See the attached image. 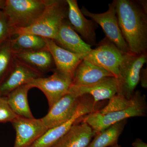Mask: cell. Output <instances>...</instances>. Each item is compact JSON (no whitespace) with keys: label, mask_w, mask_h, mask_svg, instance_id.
I'll list each match as a JSON object with an SVG mask.
<instances>
[{"label":"cell","mask_w":147,"mask_h":147,"mask_svg":"<svg viewBox=\"0 0 147 147\" xmlns=\"http://www.w3.org/2000/svg\"><path fill=\"white\" fill-rule=\"evenodd\" d=\"M81 11L84 16L90 18L101 27L106 38L124 53H129L128 47L119 27L114 1L108 5V9L102 13H92L82 6Z\"/></svg>","instance_id":"obj_7"},{"label":"cell","mask_w":147,"mask_h":147,"mask_svg":"<svg viewBox=\"0 0 147 147\" xmlns=\"http://www.w3.org/2000/svg\"><path fill=\"white\" fill-rule=\"evenodd\" d=\"M14 57L42 75L51 70L54 71L56 69L53 57L47 48L33 52L15 53Z\"/></svg>","instance_id":"obj_18"},{"label":"cell","mask_w":147,"mask_h":147,"mask_svg":"<svg viewBox=\"0 0 147 147\" xmlns=\"http://www.w3.org/2000/svg\"><path fill=\"white\" fill-rule=\"evenodd\" d=\"M118 91V82L115 76L107 77L89 86H75L71 85L69 91L78 97L90 95L96 104L100 100H110L117 94Z\"/></svg>","instance_id":"obj_15"},{"label":"cell","mask_w":147,"mask_h":147,"mask_svg":"<svg viewBox=\"0 0 147 147\" xmlns=\"http://www.w3.org/2000/svg\"><path fill=\"white\" fill-rule=\"evenodd\" d=\"M96 134L92 127L82 120L74 124L52 147H87Z\"/></svg>","instance_id":"obj_17"},{"label":"cell","mask_w":147,"mask_h":147,"mask_svg":"<svg viewBox=\"0 0 147 147\" xmlns=\"http://www.w3.org/2000/svg\"><path fill=\"white\" fill-rule=\"evenodd\" d=\"M16 136L13 147H30L48 129L41 119L18 117L12 123Z\"/></svg>","instance_id":"obj_10"},{"label":"cell","mask_w":147,"mask_h":147,"mask_svg":"<svg viewBox=\"0 0 147 147\" xmlns=\"http://www.w3.org/2000/svg\"><path fill=\"white\" fill-rule=\"evenodd\" d=\"M125 54L105 38L94 49H92L84 59L104 69L117 78Z\"/></svg>","instance_id":"obj_8"},{"label":"cell","mask_w":147,"mask_h":147,"mask_svg":"<svg viewBox=\"0 0 147 147\" xmlns=\"http://www.w3.org/2000/svg\"><path fill=\"white\" fill-rule=\"evenodd\" d=\"M119 27L129 53L147 52V1L114 0Z\"/></svg>","instance_id":"obj_1"},{"label":"cell","mask_w":147,"mask_h":147,"mask_svg":"<svg viewBox=\"0 0 147 147\" xmlns=\"http://www.w3.org/2000/svg\"><path fill=\"white\" fill-rule=\"evenodd\" d=\"M18 117L11 108L6 96H0V123H12Z\"/></svg>","instance_id":"obj_25"},{"label":"cell","mask_w":147,"mask_h":147,"mask_svg":"<svg viewBox=\"0 0 147 147\" xmlns=\"http://www.w3.org/2000/svg\"><path fill=\"white\" fill-rule=\"evenodd\" d=\"M141 94L139 91H135L130 99H127L122 96L117 94L110 98L106 106L102 110H98V112L104 114L124 110L133 105Z\"/></svg>","instance_id":"obj_24"},{"label":"cell","mask_w":147,"mask_h":147,"mask_svg":"<svg viewBox=\"0 0 147 147\" xmlns=\"http://www.w3.org/2000/svg\"><path fill=\"white\" fill-rule=\"evenodd\" d=\"M41 76L40 74L15 59L10 70L0 83V96H6L18 87Z\"/></svg>","instance_id":"obj_13"},{"label":"cell","mask_w":147,"mask_h":147,"mask_svg":"<svg viewBox=\"0 0 147 147\" xmlns=\"http://www.w3.org/2000/svg\"><path fill=\"white\" fill-rule=\"evenodd\" d=\"M48 77H38L28 84L32 88L41 91L48 100L49 108L68 92L72 85V79L56 70Z\"/></svg>","instance_id":"obj_9"},{"label":"cell","mask_w":147,"mask_h":147,"mask_svg":"<svg viewBox=\"0 0 147 147\" xmlns=\"http://www.w3.org/2000/svg\"><path fill=\"white\" fill-rule=\"evenodd\" d=\"M133 147H147V144L143 142L142 139L138 138L131 144Z\"/></svg>","instance_id":"obj_28"},{"label":"cell","mask_w":147,"mask_h":147,"mask_svg":"<svg viewBox=\"0 0 147 147\" xmlns=\"http://www.w3.org/2000/svg\"><path fill=\"white\" fill-rule=\"evenodd\" d=\"M5 0H0V10H3L5 4Z\"/></svg>","instance_id":"obj_29"},{"label":"cell","mask_w":147,"mask_h":147,"mask_svg":"<svg viewBox=\"0 0 147 147\" xmlns=\"http://www.w3.org/2000/svg\"><path fill=\"white\" fill-rule=\"evenodd\" d=\"M44 38L47 50L53 57L55 69L72 79L74 71L84 56L65 50L57 45L53 40Z\"/></svg>","instance_id":"obj_14"},{"label":"cell","mask_w":147,"mask_h":147,"mask_svg":"<svg viewBox=\"0 0 147 147\" xmlns=\"http://www.w3.org/2000/svg\"><path fill=\"white\" fill-rule=\"evenodd\" d=\"M31 88L28 84H25L13 90L6 96L11 108L19 117L34 118L28 101V93Z\"/></svg>","instance_id":"obj_20"},{"label":"cell","mask_w":147,"mask_h":147,"mask_svg":"<svg viewBox=\"0 0 147 147\" xmlns=\"http://www.w3.org/2000/svg\"><path fill=\"white\" fill-rule=\"evenodd\" d=\"M111 76H115L104 69L83 59L74 71L71 85L75 86H89Z\"/></svg>","instance_id":"obj_19"},{"label":"cell","mask_w":147,"mask_h":147,"mask_svg":"<svg viewBox=\"0 0 147 147\" xmlns=\"http://www.w3.org/2000/svg\"><path fill=\"white\" fill-rule=\"evenodd\" d=\"M11 38V48L14 54L33 52L46 49V42L42 37L29 34L16 35Z\"/></svg>","instance_id":"obj_22"},{"label":"cell","mask_w":147,"mask_h":147,"mask_svg":"<svg viewBox=\"0 0 147 147\" xmlns=\"http://www.w3.org/2000/svg\"><path fill=\"white\" fill-rule=\"evenodd\" d=\"M78 97L68 92L50 108L49 112L41 118L48 129L62 124L72 117L79 104Z\"/></svg>","instance_id":"obj_11"},{"label":"cell","mask_w":147,"mask_h":147,"mask_svg":"<svg viewBox=\"0 0 147 147\" xmlns=\"http://www.w3.org/2000/svg\"><path fill=\"white\" fill-rule=\"evenodd\" d=\"M66 1L68 6L67 18L71 27L86 43L91 46L95 45L97 24L86 18L79 8L76 0H66Z\"/></svg>","instance_id":"obj_12"},{"label":"cell","mask_w":147,"mask_h":147,"mask_svg":"<svg viewBox=\"0 0 147 147\" xmlns=\"http://www.w3.org/2000/svg\"><path fill=\"white\" fill-rule=\"evenodd\" d=\"M66 0H46L44 11L31 26L22 28H11L14 35L29 34L54 40L63 21L67 18Z\"/></svg>","instance_id":"obj_2"},{"label":"cell","mask_w":147,"mask_h":147,"mask_svg":"<svg viewBox=\"0 0 147 147\" xmlns=\"http://www.w3.org/2000/svg\"><path fill=\"white\" fill-rule=\"evenodd\" d=\"M53 40L62 48L84 57L92 50L91 46L86 43L74 30L67 18L63 22Z\"/></svg>","instance_id":"obj_16"},{"label":"cell","mask_w":147,"mask_h":147,"mask_svg":"<svg viewBox=\"0 0 147 147\" xmlns=\"http://www.w3.org/2000/svg\"><path fill=\"white\" fill-rule=\"evenodd\" d=\"M11 37L8 19L3 11L0 10V45Z\"/></svg>","instance_id":"obj_26"},{"label":"cell","mask_w":147,"mask_h":147,"mask_svg":"<svg viewBox=\"0 0 147 147\" xmlns=\"http://www.w3.org/2000/svg\"><path fill=\"white\" fill-rule=\"evenodd\" d=\"M127 123V119L124 120L96 133L87 147H110L118 144Z\"/></svg>","instance_id":"obj_21"},{"label":"cell","mask_w":147,"mask_h":147,"mask_svg":"<svg viewBox=\"0 0 147 147\" xmlns=\"http://www.w3.org/2000/svg\"><path fill=\"white\" fill-rule=\"evenodd\" d=\"M139 81L143 88H146L147 87V68H142L140 74Z\"/></svg>","instance_id":"obj_27"},{"label":"cell","mask_w":147,"mask_h":147,"mask_svg":"<svg viewBox=\"0 0 147 147\" xmlns=\"http://www.w3.org/2000/svg\"><path fill=\"white\" fill-rule=\"evenodd\" d=\"M147 110L146 96L141 93L134 104L126 109L104 114L97 110L84 117L82 120L97 133L114 124L129 118L146 117Z\"/></svg>","instance_id":"obj_4"},{"label":"cell","mask_w":147,"mask_h":147,"mask_svg":"<svg viewBox=\"0 0 147 147\" xmlns=\"http://www.w3.org/2000/svg\"><path fill=\"white\" fill-rule=\"evenodd\" d=\"M110 147H121V146H119L118 144H116L114 145V146H112Z\"/></svg>","instance_id":"obj_30"},{"label":"cell","mask_w":147,"mask_h":147,"mask_svg":"<svg viewBox=\"0 0 147 147\" xmlns=\"http://www.w3.org/2000/svg\"><path fill=\"white\" fill-rule=\"evenodd\" d=\"M147 53L140 55L127 53L119 69L118 91L117 94L130 99L139 84L140 74L144 65L146 63Z\"/></svg>","instance_id":"obj_5"},{"label":"cell","mask_w":147,"mask_h":147,"mask_svg":"<svg viewBox=\"0 0 147 147\" xmlns=\"http://www.w3.org/2000/svg\"><path fill=\"white\" fill-rule=\"evenodd\" d=\"M11 38L0 45V83L10 70L15 59Z\"/></svg>","instance_id":"obj_23"},{"label":"cell","mask_w":147,"mask_h":147,"mask_svg":"<svg viewBox=\"0 0 147 147\" xmlns=\"http://www.w3.org/2000/svg\"><path fill=\"white\" fill-rule=\"evenodd\" d=\"M46 0H5L3 11L11 28L31 26L45 9Z\"/></svg>","instance_id":"obj_3"},{"label":"cell","mask_w":147,"mask_h":147,"mask_svg":"<svg viewBox=\"0 0 147 147\" xmlns=\"http://www.w3.org/2000/svg\"><path fill=\"white\" fill-rule=\"evenodd\" d=\"M96 104L90 95H83L80 99L76 112L70 119L56 127L49 129L30 147H52L63 137L74 124L82 120L87 115L98 110Z\"/></svg>","instance_id":"obj_6"}]
</instances>
